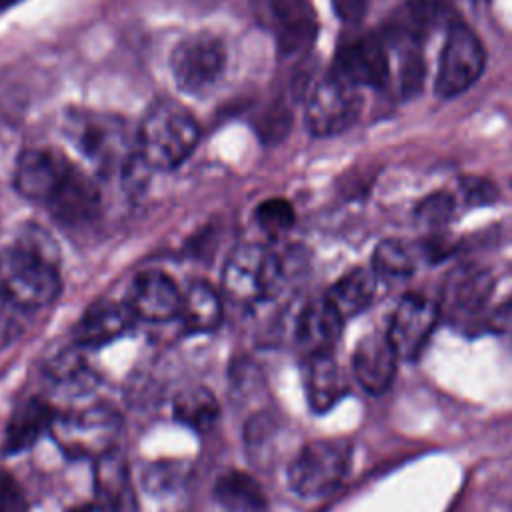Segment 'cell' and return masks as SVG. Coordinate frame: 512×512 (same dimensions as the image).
<instances>
[{
	"label": "cell",
	"instance_id": "1",
	"mask_svg": "<svg viewBox=\"0 0 512 512\" xmlns=\"http://www.w3.org/2000/svg\"><path fill=\"white\" fill-rule=\"evenodd\" d=\"M58 256L44 228L18 226L0 246V292L28 312L52 304L60 294Z\"/></svg>",
	"mask_w": 512,
	"mask_h": 512
},
{
	"label": "cell",
	"instance_id": "2",
	"mask_svg": "<svg viewBox=\"0 0 512 512\" xmlns=\"http://www.w3.org/2000/svg\"><path fill=\"white\" fill-rule=\"evenodd\" d=\"M68 142L100 172H128L138 156L136 136L118 116L94 110H68L62 122Z\"/></svg>",
	"mask_w": 512,
	"mask_h": 512
},
{
	"label": "cell",
	"instance_id": "3",
	"mask_svg": "<svg viewBox=\"0 0 512 512\" xmlns=\"http://www.w3.org/2000/svg\"><path fill=\"white\" fill-rule=\"evenodd\" d=\"M198 140L200 128L194 116L174 100H160L142 118L136 148L144 166L174 170L192 154Z\"/></svg>",
	"mask_w": 512,
	"mask_h": 512
},
{
	"label": "cell",
	"instance_id": "4",
	"mask_svg": "<svg viewBox=\"0 0 512 512\" xmlns=\"http://www.w3.org/2000/svg\"><path fill=\"white\" fill-rule=\"evenodd\" d=\"M50 434L68 458L98 460L100 456L118 450L122 418L108 404H92L88 408L56 414Z\"/></svg>",
	"mask_w": 512,
	"mask_h": 512
},
{
	"label": "cell",
	"instance_id": "5",
	"mask_svg": "<svg viewBox=\"0 0 512 512\" xmlns=\"http://www.w3.org/2000/svg\"><path fill=\"white\" fill-rule=\"evenodd\" d=\"M286 284V268L278 254L262 244H242L222 270L224 292L242 304L276 298Z\"/></svg>",
	"mask_w": 512,
	"mask_h": 512
},
{
	"label": "cell",
	"instance_id": "6",
	"mask_svg": "<svg viewBox=\"0 0 512 512\" xmlns=\"http://www.w3.org/2000/svg\"><path fill=\"white\" fill-rule=\"evenodd\" d=\"M228 50L220 36L212 32H194L184 36L172 50L170 70L180 92L188 96H206L224 78Z\"/></svg>",
	"mask_w": 512,
	"mask_h": 512
},
{
	"label": "cell",
	"instance_id": "7",
	"mask_svg": "<svg viewBox=\"0 0 512 512\" xmlns=\"http://www.w3.org/2000/svg\"><path fill=\"white\" fill-rule=\"evenodd\" d=\"M350 466V446L344 440H314L300 448L288 466V484L302 498H322L334 492Z\"/></svg>",
	"mask_w": 512,
	"mask_h": 512
},
{
	"label": "cell",
	"instance_id": "8",
	"mask_svg": "<svg viewBox=\"0 0 512 512\" xmlns=\"http://www.w3.org/2000/svg\"><path fill=\"white\" fill-rule=\"evenodd\" d=\"M484 48L478 36L462 22L450 24L438 74H436V94L442 98H454L468 90L484 70Z\"/></svg>",
	"mask_w": 512,
	"mask_h": 512
},
{
	"label": "cell",
	"instance_id": "9",
	"mask_svg": "<svg viewBox=\"0 0 512 512\" xmlns=\"http://www.w3.org/2000/svg\"><path fill=\"white\" fill-rule=\"evenodd\" d=\"M362 98L350 82L330 74L312 90L306 104V126L310 134L324 138L348 130L360 112Z\"/></svg>",
	"mask_w": 512,
	"mask_h": 512
},
{
	"label": "cell",
	"instance_id": "10",
	"mask_svg": "<svg viewBox=\"0 0 512 512\" xmlns=\"http://www.w3.org/2000/svg\"><path fill=\"white\" fill-rule=\"evenodd\" d=\"M254 6L262 26L276 36L280 56L290 58L310 48L316 36V20L304 0H256Z\"/></svg>",
	"mask_w": 512,
	"mask_h": 512
},
{
	"label": "cell",
	"instance_id": "11",
	"mask_svg": "<svg viewBox=\"0 0 512 512\" xmlns=\"http://www.w3.org/2000/svg\"><path fill=\"white\" fill-rule=\"evenodd\" d=\"M72 168L74 164L58 150L28 148L16 160L14 188L22 198L46 206Z\"/></svg>",
	"mask_w": 512,
	"mask_h": 512
},
{
	"label": "cell",
	"instance_id": "12",
	"mask_svg": "<svg viewBox=\"0 0 512 512\" xmlns=\"http://www.w3.org/2000/svg\"><path fill=\"white\" fill-rule=\"evenodd\" d=\"M440 308L420 294H406L392 312L386 336L392 342L400 360H414L426 346Z\"/></svg>",
	"mask_w": 512,
	"mask_h": 512
},
{
	"label": "cell",
	"instance_id": "13",
	"mask_svg": "<svg viewBox=\"0 0 512 512\" xmlns=\"http://www.w3.org/2000/svg\"><path fill=\"white\" fill-rule=\"evenodd\" d=\"M126 304L136 318L164 322L180 316L182 292L168 274L160 270H144L132 280Z\"/></svg>",
	"mask_w": 512,
	"mask_h": 512
},
{
	"label": "cell",
	"instance_id": "14",
	"mask_svg": "<svg viewBox=\"0 0 512 512\" xmlns=\"http://www.w3.org/2000/svg\"><path fill=\"white\" fill-rule=\"evenodd\" d=\"M46 210L66 228H80L90 224L100 210V192L96 184L76 166L48 200Z\"/></svg>",
	"mask_w": 512,
	"mask_h": 512
},
{
	"label": "cell",
	"instance_id": "15",
	"mask_svg": "<svg viewBox=\"0 0 512 512\" xmlns=\"http://www.w3.org/2000/svg\"><path fill=\"white\" fill-rule=\"evenodd\" d=\"M332 74L356 88H380L388 78V58L382 40L364 36L346 44L336 56Z\"/></svg>",
	"mask_w": 512,
	"mask_h": 512
},
{
	"label": "cell",
	"instance_id": "16",
	"mask_svg": "<svg viewBox=\"0 0 512 512\" xmlns=\"http://www.w3.org/2000/svg\"><path fill=\"white\" fill-rule=\"evenodd\" d=\"M398 354L388 340L386 332H374L364 336L354 354H352V372L356 382L370 394H382L390 388L396 366H398Z\"/></svg>",
	"mask_w": 512,
	"mask_h": 512
},
{
	"label": "cell",
	"instance_id": "17",
	"mask_svg": "<svg viewBox=\"0 0 512 512\" xmlns=\"http://www.w3.org/2000/svg\"><path fill=\"white\" fill-rule=\"evenodd\" d=\"M94 490L98 504L108 512L138 510L130 468L120 450H112L94 460Z\"/></svg>",
	"mask_w": 512,
	"mask_h": 512
},
{
	"label": "cell",
	"instance_id": "18",
	"mask_svg": "<svg viewBox=\"0 0 512 512\" xmlns=\"http://www.w3.org/2000/svg\"><path fill=\"white\" fill-rule=\"evenodd\" d=\"M442 0H406L386 22V38L392 44H418L446 20Z\"/></svg>",
	"mask_w": 512,
	"mask_h": 512
},
{
	"label": "cell",
	"instance_id": "19",
	"mask_svg": "<svg viewBox=\"0 0 512 512\" xmlns=\"http://www.w3.org/2000/svg\"><path fill=\"white\" fill-rule=\"evenodd\" d=\"M492 274L480 266L456 268L444 286V304L456 320L478 314L492 294Z\"/></svg>",
	"mask_w": 512,
	"mask_h": 512
},
{
	"label": "cell",
	"instance_id": "20",
	"mask_svg": "<svg viewBox=\"0 0 512 512\" xmlns=\"http://www.w3.org/2000/svg\"><path fill=\"white\" fill-rule=\"evenodd\" d=\"M344 318L324 298L308 302L296 320V340L308 356L328 354L340 338Z\"/></svg>",
	"mask_w": 512,
	"mask_h": 512
},
{
	"label": "cell",
	"instance_id": "21",
	"mask_svg": "<svg viewBox=\"0 0 512 512\" xmlns=\"http://www.w3.org/2000/svg\"><path fill=\"white\" fill-rule=\"evenodd\" d=\"M136 316L128 304L98 300L90 304L74 328V338L82 346H102L120 338Z\"/></svg>",
	"mask_w": 512,
	"mask_h": 512
},
{
	"label": "cell",
	"instance_id": "22",
	"mask_svg": "<svg viewBox=\"0 0 512 512\" xmlns=\"http://www.w3.org/2000/svg\"><path fill=\"white\" fill-rule=\"evenodd\" d=\"M56 418V412L40 398H30L22 402L6 426L4 448L8 454L28 450L44 432H50V426Z\"/></svg>",
	"mask_w": 512,
	"mask_h": 512
},
{
	"label": "cell",
	"instance_id": "23",
	"mask_svg": "<svg viewBox=\"0 0 512 512\" xmlns=\"http://www.w3.org/2000/svg\"><path fill=\"white\" fill-rule=\"evenodd\" d=\"M304 390L310 408L316 412H326L338 402L344 384L332 352L308 356L304 368Z\"/></svg>",
	"mask_w": 512,
	"mask_h": 512
},
{
	"label": "cell",
	"instance_id": "24",
	"mask_svg": "<svg viewBox=\"0 0 512 512\" xmlns=\"http://www.w3.org/2000/svg\"><path fill=\"white\" fill-rule=\"evenodd\" d=\"M224 314L222 298L208 282L196 280L182 292L180 318L188 332H212Z\"/></svg>",
	"mask_w": 512,
	"mask_h": 512
},
{
	"label": "cell",
	"instance_id": "25",
	"mask_svg": "<svg viewBox=\"0 0 512 512\" xmlns=\"http://www.w3.org/2000/svg\"><path fill=\"white\" fill-rule=\"evenodd\" d=\"M214 498L228 512H264L266 498L260 484L246 472L228 470L214 484Z\"/></svg>",
	"mask_w": 512,
	"mask_h": 512
},
{
	"label": "cell",
	"instance_id": "26",
	"mask_svg": "<svg viewBox=\"0 0 512 512\" xmlns=\"http://www.w3.org/2000/svg\"><path fill=\"white\" fill-rule=\"evenodd\" d=\"M376 276L368 268H354L344 274L328 292L326 300L336 308V312L346 320L360 314L374 296Z\"/></svg>",
	"mask_w": 512,
	"mask_h": 512
},
{
	"label": "cell",
	"instance_id": "27",
	"mask_svg": "<svg viewBox=\"0 0 512 512\" xmlns=\"http://www.w3.org/2000/svg\"><path fill=\"white\" fill-rule=\"evenodd\" d=\"M174 418L196 432H208L220 416L216 396L204 386H190L174 396Z\"/></svg>",
	"mask_w": 512,
	"mask_h": 512
},
{
	"label": "cell",
	"instance_id": "28",
	"mask_svg": "<svg viewBox=\"0 0 512 512\" xmlns=\"http://www.w3.org/2000/svg\"><path fill=\"white\" fill-rule=\"evenodd\" d=\"M374 270L388 278H402L416 268V250L404 240H384L374 250Z\"/></svg>",
	"mask_w": 512,
	"mask_h": 512
},
{
	"label": "cell",
	"instance_id": "29",
	"mask_svg": "<svg viewBox=\"0 0 512 512\" xmlns=\"http://www.w3.org/2000/svg\"><path fill=\"white\" fill-rule=\"evenodd\" d=\"M256 224L270 236L284 234L294 226L296 212L294 206L284 198H268L260 202L254 210Z\"/></svg>",
	"mask_w": 512,
	"mask_h": 512
},
{
	"label": "cell",
	"instance_id": "30",
	"mask_svg": "<svg viewBox=\"0 0 512 512\" xmlns=\"http://www.w3.org/2000/svg\"><path fill=\"white\" fill-rule=\"evenodd\" d=\"M452 212H454V200H452V196H448L444 192H436V194L424 198L420 202V206L416 208L418 220L428 228L444 226L450 220Z\"/></svg>",
	"mask_w": 512,
	"mask_h": 512
},
{
	"label": "cell",
	"instance_id": "31",
	"mask_svg": "<svg viewBox=\"0 0 512 512\" xmlns=\"http://www.w3.org/2000/svg\"><path fill=\"white\" fill-rule=\"evenodd\" d=\"M26 312L28 310H24L0 292V346L12 342L22 334Z\"/></svg>",
	"mask_w": 512,
	"mask_h": 512
},
{
	"label": "cell",
	"instance_id": "32",
	"mask_svg": "<svg viewBox=\"0 0 512 512\" xmlns=\"http://www.w3.org/2000/svg\"><path fill=\"white\" fill-rule=\"evenodd\" d=\"M144 488L148 492H164V490H172L178 482H180V474H178V466L176 464H150L142 476Z\"/></svg>",
	"mask_w": 512,
	"mask_h": 512
},
{
	"label": "cell",
	"instance_id": "33",
	"mask_svg": "<svg viewBox=\"0 0 512 512\" xmlns=\"http://www.w3.org/2000/svg\"><path fill=\"white\" fill-rule=\"evenodd\" d=\"M0 512H30L20 484L8 472H0Z\"/></svg>",
	"mask_w": 512,
	"mask_h": 512
},
{
	"label": "cell",
	"instance_id": "34",
	"mask_svg": "<svg viewBox=\"0 0 512 512\" xmlns=\"http://www.w3.org/2000/svg\"><path fill=\"white\" fill-rule=\"evenodd\" d=\"M262 384V378L256 370V366L252 362H242V364H236L234 370H232V392L234 396L242 402V398L246 396H252L256 392V388H260Z\"/></svg>",
	"mask_w": 512,
	"mask_h": 512
},
{
	"label": "cell",
	"instance_id": "35",
	"mask_svg": "<svg viewBox=\"0 0 512 512\" xmlns=\"http://www.w3.org/2000/svg\"><path fill=\"white\" fill-rule=\"evenodd\" d=\"M460 190L466 198L468 204H490L496 200L498 196V190L496 186L490 182V180H484V178H478V176H466L462 178L460 182Z\"/></svg>",
	"mask_w": 512,
	"mask_h": 512
},
{
	"label": "cell",
	"instance_id": "36",
	"mask_svg": "<svg viewBox=\"0 0 512 512\" xmlns=\"http://www.w3.org/2000/svg\"><path fill=\"white\" fill-rule=\"evenodd\" d=\"M422 78H424V66L420 60V54L410 52L402 64V72H400V88L406 96L414 94L420 90L422 86Z\"/></svg>",
	"mask_w": 512,
	"mask_h": 512
},
{
	"label": "cell",
	"instance_id": "37",
	"mask_svg": "<svg viewBox=\"0 0 512 512\" xmlns=\"http://www.w3.org/2000/svg\"><path fill=\"white\" fill-rule=\"evenodd\" d=\"M494 326H496L500 332L512 336V298H510L508 302H504V304L498 308V312H496V316H494Z\"/></svg>",
	"mask_w": 512,
	"mask_h": 512
},
{
	"label": "cell",
	"instance_id": "38",
	"mask_svg": "<svg viewBox=\"0 0 512 512\" xmlns=\"http://www.w3.org/2000/svg\"><path fill=\"white\" fill-rule=\"evenodd\" d=\"M68 512H108L106 508H102L98 502L96 504H82V506H74Z\"/></svg>",
	"mask_w": 512,
	"mask_h": 512
},
{
	"label": "cell",
	"instance_id": "39",
	"mask_svg": "<svg viewBox=\"0 0 512 512\" xmlns=\"http://www.w3.org/2000/svg\"><path fill=\"white\" fill-rule=\"evenodd\" d=\"M16 2H20V0H0V8H8V6L16 4Z\"/></svg>",
	"mask_w": 512,
	"mask_h": 512
}]
</instances>
